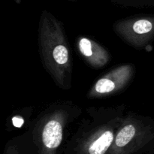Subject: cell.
I'll return each mask as SVG.
<instances>
[{
  "mask_svg": "<svg viewBox=\"0 0 154 154\" xmlns=\"http://www.w3.org/2000/svg\"><path fill=\"white\" fill-rule=\"evenodd\" d=\"M63 140V128L57 120H51L45 125L42 132V143L48 150L58 148Z\"/></svg>",
  "mask_w": 154,
  "mask_h": 154,
  "instance_id": "cell-1",
  "label": "cell"
},
{
  "mask_svg": "<svg viewBox=\"0 0 154 154\" xmlns=\"http://www.w3.org/2000/svg\"><path fill=\"white\" fill-rule=\"evenodd\" d=\"M54 58L58 64L63 65L66 63L69 57V53L66 47L63 45H58L54 50Z\"/></svg>",
  "mask_w": 154,
  "mask_h": 154,
  "instance_id": "cell-2",
  "label": "cell"
},
{
  "mask_svg": "<svg viewBox=\"0 0 154 154\" xmlns=\"http://www.w3.org/2000/svg\"><path fill=\"white\" fill-rule=\"evenodd\" d=\"M115 87V84L108 78H102L99 80L96 84V90L99 93H106L112 91Z\"/></svg>",
  "mask_w": 154,
  "mask_h": 154,
  "instance_id": "cell-3",
  "label": "cell"
},
{
  "mask_svg": "<svg viewBox=\"0 0 154 154\" xmlns=\"http://www.w3.org/2000/svg\"><path fill=\"white\" fill-rule=\"evenodd\" d=\"M153 29V24L147 20H140L133 25V29L138 34H146L150 32Z\"/></svg>",
  "mask_w": 154,
  "mask_h": 154,
  "instance_id": "cell-4",
  "label": "cell"
},
{
  "mask_svg": "<svg viewBox=\"0 0 154 154\" xmlns=\"http://www.w3.org/2000/svg\"><path fill=\"white\" fill-rule=\"evenodd\" d=\"M79 48L81 53L86 57H90L92 55L91 42L87 38H82L80 41Z\"/></svg>",
  "mask_w": 154,
  "mask_h": 154,
  "instance_id": "cell-5",
  "label": "cell"
},
{
  "mask_svg": "<svg viewBox=\"0 0 154 154\" xmlns=\"http://www.w3.org/2000/svg\"><path fill=\"white\" fill-rule=\"evenodd\" d=\"M12 123L13 125L17 128H20L24 123V120L20 117H14L12 119Z\"/></svg>",
  "mask_w": 154,
  "mask_h": 154,
  "instance_id": "cell-6",
  "label": "cell"
}]
</instances>
